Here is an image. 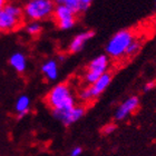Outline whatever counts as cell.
I'll return each instance as SVG.
<instances>
[{"label": "cell", "mask_w": 156, "mask_h": 156, "mask_svg": "<svg viewBox=\"0 0 156 156\" xmlns=\"http://www.w3.org/2000/svg\"><path fill=\"white\" fill-rule=\"evenodd\" d=\"M47 103L52 111H65L75 107V97L67 84L56 85L47 96Z\"/></svg>", "instance_id": "1"}, {"label": "cell", "mask_w": 156, "mask_h": 156, "mask_svg": "<svg viewBox=\"0 0 156 156\" xmlns=\"http://www.w3.org/2000/svg\"><path fill=\"white\" fill-rule=\"evenodd\" d=\"M134 40L133 33L128 29H122L117 31L114 36L108 40L106 45V52L113 58H120L126 54L128 46Z\"/></svg>", "instance_id": "2"}, {"label": "cell", "mask_w": 156, "mask_h": 156, "mask_svg": "<svg viewBox=\"0 0 156 156\" xmlns=\"http://www.w3.org/2000/svg\"><path fill=\"white\" fill-rule=\"evenodd\" d=\"M54 9H55L54 2L50 0H31L23 7V12L30 20L37 21L52 15Z\"/></svg>", "instance_id": "3"}, {"label": "cell", "mask_w": 156, "mask_h": 156, "mask_svg": "<svg viewBox=\"0 0 156 156\" xmlns=\"http://www.w3.org/2000/svg\"><path fill=\"white\" fill-rule=\"evenodd\" d=\"M23 9L13 3H6V6L0 11V31L13 29L20 23L23 16Z\"/></svg>", "instance_id": "4"}, {"label": "cell", "mask_w": 156, "mask_h": 156, "mask_svg": "<svg viewBox=\"0 0 156 156\" xmlns=\"http://www.w3.org/2000/svg\"><path fill=\"white\" fill-rule=\"evenodd\" d=\"M109 59L107 55H99L89 62L87 67V73L85 75V80L87 84L93 85L99 79L101 76L107 73Z\"/></svg>", "instance_id": "5"}, {"label": "cell", "mask_w": 156, "mask_h": 156, "mask_svg": "<svg viewBox=\"0 0 156 156\" xmlns=\"http://www.w3.org/2000/svg\"><path fill=\"white\" fill-rule=\"evenodd\" d=\"M54 18H55L56 23L58 25L60 29L66 30L70 29L75 26L76 23V16L67 8V7L62 2H57V6H55L54 9Z\"/></svg>", "instance_id": "6"}, {"label": "cell", "mask_w": 156, "mask_h": 156, "mask_svg": "<svg viewBox=\"0 0 156 156\" xmlns=\"http://www.w3.org/2000/svg\"><path fill=\"white\" fill-rule=\"evenodd\" d=\"M85 114V108L81 106H75L70 109L65 111H52V115L60 120L65 126H69L80 119Z\"/></svg>", "instance_id": "7"}, {"label": "cell", "mask_w": 156, "mask_h": 156, "mask_svg": "<svg viewBox=\"0 0 156 156\" xmlns=\"http://www.w3.org/2000/svg\"><path fill=\"white\" fill-rule=\"evenodd\" d=\"M140 105V99L137 96H130L126 101L119 105V107L117 108L116 113H115V118L117 120H122L126 118L129 114H132Z\"/></svg>", "instance_id": "8"}, {"label": "cell", "mask_w": 156, "mask_h": 156, "mask_svg": "<svg viewBox=\"0 0 156 156\" xmlns=\"http://www.w3.org/2000/svg\"><path fill=\"white\" fill-rule=\"evenodd\" d=\"M111 83H112V74L106 73V74H104V75L101 76L96 83L90 85V86H89V90H90L93 98H96L101 94H103V93L107 89V87L109 86Z\"/></svg>", "instance_id": "9"}, {"label": "cell", "mask_w": 156, "mask_h": 156, "mask_svg": "<svg viewBox=\"0 0 156 156\" xmlns=\"http://www.w3.org/2000/svg\"><path fill=\"white\" fill-rule=\"evenodd\" d=\"M95 36V33L93 30H88L84 33L78 34L75 38L73 39L70 45H69V51L70 52H78L84 48L85 44Z\"/></svg>", "instance_id": "10"}, {"label": "cell", "mask_w": 156, "mask_h": 156, "mask_svg": "<svg viewBox=\"0 0 156 156\" xmlns=\"http://www.w3.org/2000/svg\"><path fill=\"white\" fill-rule=\"evenodd\" d=\"M9 64L16 72L23 73L27 68V58L21 52H15L9 59Z\"/></svg>", "instance_id": "11"}, {"label": "cell", "mask_w": 156, "mask_h": 156, "mask_svg": "<svg viewBox=\"0 0 156 156\" xmlns=\"http://www.w3.org/2000/svg\"><path fill=\"white\" fill-rule=\"evenodd\" d=\"M41 72L45 74V76L48 78L49 80H56L58 77V65L57 62L54 59L47 60L44 62L41 66Z\"/></svg>", "instance_id": "12"}, {"label": "cell", "mask_w": 156, "mask_h": 156, "mask_svg": "<svg viewBox=\"0 0 156 156\" xmlns=\"http://www.w3.org/2000/svg\"><path fill=\"white\" fill-rule=\"evenodd\" d=\"M29 106H30V99L26 95H23V96H20V97L17 99L16 112H17V114H18V118H19V119L28 114Z\"/></svg>", "instance_id": "13"}, {"label": "cell", "mask_w": 156, "mask_h": 156, "mask_svg": "<svg viewBox=\"0 0 156 156\" xmlns=\"http://www.w3.org/2000/svg\"><path fill=\"white\" fill-rule=\"evenodd\" d=\"M59 2L64 3L75 16L77 13H79V0H62Z\"/></svg>", "instance_id": "14"}, {"label": "cell", "mask_w": 156, "mask_h": 156, "mask_svg": "<svg viewBox=\"0 0 156 156\" xmlns=\"http://www.w3.org/2000/svg\"><path fill=\"white\" fill-rule=\"evenodd\" d=\"M26 31L28 34H30V35H37V34H39L41 31V26L37 21H31L29 25H27Z\"/></svg>", "instance_id": "15"}, {"label": "cell", "mask_w": 156, "mask_h": 156, "mask_svg": "<svg viewBox=\"0 0 156 156\" xmlns=\"http://www.w3.org/2000/svg\"><path fill=\"white\" fill-rule=\"evenodd\" d=\"M140 42L138 41V40H136V39H134L133 41H132V44L128 46V48H127L125 55H127V56L134 55L135 52H137L140 50Z\"/></svg>", "instance_id": "16"}, {"label": "cell", "mask_w": 156, "mask_h": 156, "mask_svg": "<svg viewBox=\"0 0 156 156\" xmlns=\"http://www.w3.org/2000/svg\"><path fill=\"white\" fill-rule=\"evenodd\" d=\"M79 98L84 101H90V99H93V96H91V93H90V90H89V87L85 88V89H83V90L79 93Z\"/></svg>", "instance_id": "17"}, {"label": "cell", "mask_w": 156, "mask_h": 156, "mask_svg": "<svg viewBox=\"0 0 156 156\" xmlns=\"http://www.w3.org/2000/svg\"><path fill=\"white\" fill-rule=\"evenodd\" d=\"M91 6L90 0H79V12H86Z\"/></svg>", "instance_id": "18"}, {"label": "cell", "mask_w": 156, "mask_h": 156, "mask_svg": "<svg viewBox=\"0 0 156 156\" xmlns=\"http://www.w3.org/2000/svg\"><path fill=\"white\" fill-rule=\"evenodd\" d=\"M115 129H116V125H115V124H108V125H106V126L104 127L103 132H104V134L109 135V134L114 133Z\"/></svg>", "instance_id": "19"}, {"label": "cell", "mask_w": 156, "mask_h": 156, "mask_svg": "<svg viewBox=\"0 0 156 156\" xmlns=\"http://www.w3.org/2000/svg\"><path fill=\"white\" fill-rule=\"evenodd\" d=\"M81 152H83L81 147L80 146H76L72 150V152H70V155H72V156H79L81 154Z\"/></svg>", "instance_id": "20"}, {"label": "cell", "mask_w": 156, "mask_h": 156, "mask_svg": "<svg viewBox=\"0 0 156 156\" xmlns=\"http://www.w3.org/2000/svg\"><path fill=\"white\" fill-rule=\"evenodd\" d=\"M154 86H155V83H154V81H150V83H147V84L145 85V87H144V90L148 91L150 89H152Z\"/></svg>", "instance_id": "21"}, {"label": "cell", "mask_w": 156, "mask_h": 156, "mask_svg": "<svg viewBox=\"0 0 156 156\" xmlns=\"http://www.w3.org/2000/svg\"><path fill=\"white\" fill-rule=\"evenodd\" d=\"M5 6H6V1H3V0H0V11L5 8Z\"/></svg>", "instance_id": "22"}, {"label": "cell", "mask_w": 156, "mask_h": 156, "mask_svg": "<svg viewBox=\"0 0 156 156\" xmlns=\"http://www.w3.org/2000/svg\"><path fill=\"white\" fill-rule=\"evenodd\" d=\"M59 60H64V56H59Z\"/></svg>", "instance_id": "23"}]
</instances>
